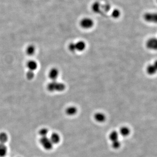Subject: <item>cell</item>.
Wrapping results in <instances>:
<instances>
[{"mask_svg":"<svg viewBox=\"0 0 157 157\" xmlns=\"http://www.w3.org/2000/svg\"><path fill=\"white\" fill-rule=\"evenodd\" d=\"M47 88L49 91L51 92H62L66 89V86L64 83L57 80L52 81L48 84Z\"/></svg>","mask_w":157,"mask_h":157,"instance_id":"cell-1","label":"cell"},{"mask_svg":"<svg viewBox=\"0 0 157 157\" xmlns=\"http://www.w3.org/2000/svg\"><path fill=\"white\" fill-rule=\"evenodd\" d=\"M40 143L43 148L46 150H50L53 148V144L52 143L50 139L47 137H41Z\"/></svg>","mask_w":157,"mask_h":157,"instance_id":"cell-2","label":"cell"},{"mask_svg":"<svg viewBox=\"0 0 157 157\" xmlns=\"http://www.w3.org/2000/svg\"><path fill=\"white\" fill-rule=\"evenodd\" d=\"M94 22L92 19L90 18L82 19L80 22V25L84 29H90L94 25Z\"/></svg>","mask_w":157,"mask_h":157,"instance_id":"cell-3","label":"cell"},{"mask_svg":"<svg viewBox=\"0 0 157 157\" xmlns=\"http://www.w3.org/2000/svg\"><path fill=\"white\" fill-rule=\"evenodd\" d=\"M144 18L146 21L150 23H156L157 21V15L156 13L150 12L145 13L144 15Z\"/></svg>","mask_w":157,"mask_h":157,"instance_id":"cell-4","label":"cell"},{"mask_svg":"<svg viewBox=\"0 0 157 157\" xmlns=\"http://www.w3.org/2000/svg\"><path fill=\"white\" fill-rule=\"evenodd\" d=\"M59 71L56 68L51 69L49 73V77L52 81L57 80L59 74Z\"/></svg>","mask_w":157,"mask_h":157,"instance_id":"cell-5","label":"cell"},{"mask_svg":"<svg viewBox=\"0 0 157 157\" xmlns=\"http://www.w3.org/2000/svg\"><path fill=\"white\" fill-rule=\"evenodd\" d=\"M146 46L149 49L156 50L157 48V40L156 38H151L147 41Z\"/></svg>","mask_w":157,"mask_h":157,"instance_id":"cell-6","label":"cell"},{"mask_svg":"<svg viewBox=\"0 0 157 157\" xmlns=\"http://www.w3.org/2000/svg\"><path fill=\"white\" fill-rule=\"evenodd\" d=\"M94 118L97 122L102 123L105 121L106 116L104 113L97 112L94 115Z\"/></svg>","mask_w":157,"mask_h":157,"instance_id":"cell-7","label":"cell"},{"mask_svg":"<svg viewBox=\"0 0 157 157\" xmlns=\"http://www.w3.org/2000/svg\"><path fill=\"white\" fill-rule=\"evenodd\" d=\"M26 66L29 70L32 71H34L38 68V63L34 60H31L28 61Z\"/></svg>","mask_w":157,"mask_h":157,"instance_id":"cell-8","label":"cell"},{"mask_svg":"<svg viewBox=\"0 0 157 157\" xmlns=\"http://www.w3.org/2000/svg\"><path fill=\"white\" fill-rule=\"evenodd\" d=\"M157 67L156 62L154 63L149 65L147 68V72L149 75H153L157 72Z\"/></svg>","mask_w":157,"mask_h":157,"instance_id":"cell-9","label":"cell"},{"mask_svg":"<svg viewBox=\"0 0 157 157\" xmlns=\"http://www.w3.org/2000/svg\"><path fill=\"white\" fill-rule=\"evenodd\" d=\"M76 50L79 52L84 51L86 48V43L83 41H78L75 43Z\"/></svg>","mask_w":157,"mask_h":157,"instance_id":"cell-10","label":"cell"},{"mask_svg":"<svg viewBox=\"0 0 157 157\" xmlns=\"http://www.w3.org/2000/svg\"><path fill=\"white\" fill-rule=\"evenodd\" d=\"M101 5L98 1L95 2L92 5V10L94 13L100 14L101 11Z\"/></svg>","mask_w":157,"mask_h":157,"instance_id":"cell-11","label":"cell"},{"mask_svg":"<svg viewBox=\"0 0 157 157\" xmlns=\"http://www.w3.org/2000/svg\"><path fill=\"white\" fill-rule=\"evenodd\" d=\"M49 139L53 144H57L60 142V137L58 133L55 132L52 133Z\"/></svg>","mask_w":157,"mask_h":157,"instance_id":"cell-12","label":"cell"},{"mask_svg":"<svg viewBox=\"0 0 157 157\" xmlns=\"http://www.w3.org/2000/svg\"><path fill=\"white\" fill-rule=\"evenodd\" d=\"M65 112L68 116H74L77 113V108L74 106H69L66 109Z\"/></svg>","mask_w":157,"mask_h":157,"instance_id":"cell-13","label":"cell"},{"mask_svg":"<svg viewBox=\"0 0 157 157\" xmlns=\"http://www.w3.org/2000/svg\"><path fill=\"white\" fill-rule=\"evenodd\" d=\"M120 134L124 137H127L130 133V130L128 127L124 126L120 128L119 130Z\"/></svg>","mask_w":157,"mask_h":157,"instance_id":"cell-14","label":"cell"},{"mask_svg":"<svg viewBox=\"0 0 157 157\" xmlns=\"http://www.w3.org/2000/svg\"><path fill=\"white\" fill-rule=\"evenodd\" d=\"M7 149L5 144L0 143V157H4L7 153Z\"/></svg>","mask_w":157,"mask_h":157,"instance_id":"cell-15","label":"cell"},{"mask_svg":"<svg viewBox=\"0 0 157 157\" xmlns=\"http://www.w3.org/2000/svg\"><path fill=\"white\" fill-rule=\"evenodd\" d=\"M109 139L111 141L118 139L119 133L116 130H114L110 132L109 134Z\"/></svg>","mask_w":157,"mask_h":157,"instance_id":"cell-16","label":"cell"},{"mask_svg":"<svg viewBox=\"0 0 157 157\" xmlns=\"http://www.w3.org/2000/svg\"><path fill=\"white\" fill-rule=\"evenodd\" d=\"M35 52V47L33 45H30L27 47L26 53L29 56H33Z\"/></svg>","mask_w":157,"mask_h":157,"instance_id":"cell-17","label":"cell"},{"mask_svg":"<svg viewBox=\"0 0 157 157\" xmlns=\"http://www.w3.org/2000/svg\"><path fill=\"white\" fill-rule=\"evenodd\" d=\"M8 136L5 132L0 133V143L5 144L8 140Z\"/></svg>","mask_w":157,"mask_h":157,"instance_id":"cell-18","label":"cell"},{"mask_svg":"<svg viewBox=\"0 0 157 157\" xmlns=\"http://www.w3.org/2000/svg\"><path fill=\"white\" fill-rule=\"evenodd\" d=\"M120 15H121V12L118 9H114L113 10L111 13V16L114 19H118L120 17Z\"/></svg>","mask_w":157,"mask_h":157,"instance_id":"cell-19","label":"cell"},{"mask_svg":"<svg viewBox=\"0 0 157 157\" xmlns=\"http://www.w3.org/2000/svg\"><path fill=\"white\" fill-rule=\"evenodd\" d=\"M48 133L49 130L46 128H43L41 129L39 131V134L41 136V137H47Z\"/></svg>","mask_w":157,"mask_h":157,"instance_id":"cell-20","label":"cell"},{"mask_svg":"<svg viewBox=\"0 0 157 157\" xmlns=\"http://www.w3.org/2000/svg\"><path fill=\"white\" fill-rule=\"evenodd\" d=\"M120 145H121V144L118 139L112 141L111 146L113 148L115 149L119 148L120 147Z\"/></svg>","mask_w":157,"mask_h":157,"instance_id":"cell-21","label":"cell"},{"mask_svg":"<svg viewBox=\"0 0 157 157\" xmlns=\"http://www.w3.org/2000/svg\"><path fill=\"white\" fill-rule=\"evenodd\" d=\"M35 77V74L34 71H32L31 70H29L26 73V77L28 80H33Z\"/></svg>","mask_w":157,"mask_h":157,"instance_id":"cell-22","label":"cell"},{"mask_svg":"<svg viewBox=\"0 0 157 157\" xmlns=\"http://www.w3.org/2000/svg\"><path fill=\"white\" fill-rule=\"evenodd\" d=\"M111 6L108 3H106L104 5H101V9L103 10L105 12H108L110 9Z\"/></svg>","mask_w":157,"mask_h":157,"instance_id":"cell-23","label":"cell"},{"mask_svg":"<svg viewBox=\"0 0 157 157\" xmlns=\"http://www.w3.org/2000/svg\"><path fill=\"white\" fill-rule=\"evenodd\" d=\"M69 49L70 50V52H72V53H75V52H76L77 50H76L75 43H70L69 45Z\"/></svg>","mask_w":157,"mask_h":157,"instance_id":"cell-24","label":"cell"}]
</instances>
